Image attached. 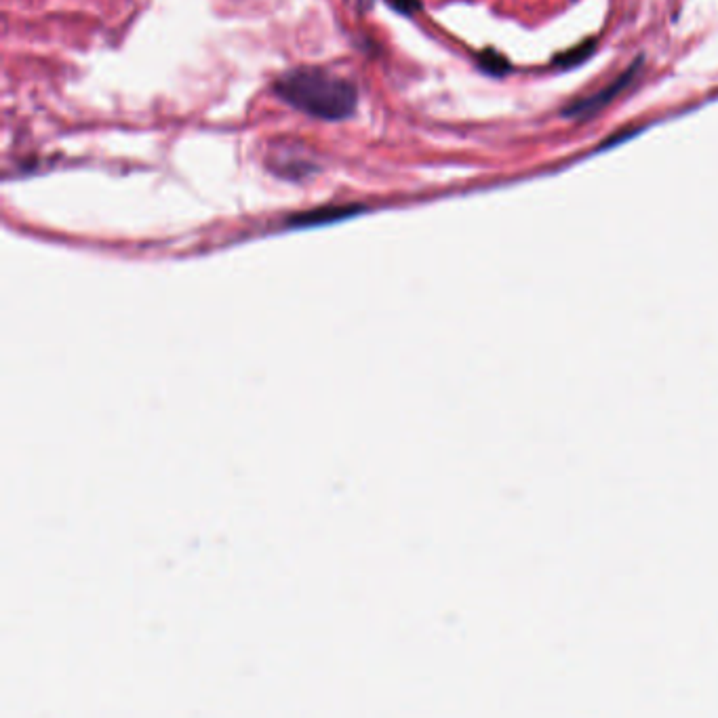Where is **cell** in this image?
<instances>
[{
  "mask_svg": "<svg viewBox=\"0 0 718 718\" xmlns=\"http://www.w3.org/2000/svg\"><path fill=\"white\" fill-rule=\"evenodd\" d=\"M594 47H596V41H592V38H590V41H584L582 45H577V47H573V49H569V51H565L561 55H556L554 64L561 66V68H573L577 64H582L584 59H588L594 53Z\"/></svg>",
  "mask_w": 718,
  "mask_h": 718,
  "instance_id": "obj_3",
  "label": "cell"
},
{
  "mask_svg": "<svg viewBox=\"0 0 718 718\" xmlns=\"http://www.w3.org/2000/svg\"><path fill=\"white\" fill-rule=\"evenodd\" d=\"M478 62H481L483 70L489 72V74H506V72H510L508 59L502 57L500 53H495V51L481 53V59H478Z\"/></svg>",
  "mask_w": 718,
  "mask_h": 718,
  "instance_id": "obj_5",
  "label": "cell"
},
{
  "mask_svg": "<svg viewBox=\"0 0 718 718\" xmlns=\"http://www.w3.org/2000/svg\"><path fill=\"white\" fill-rule=\"evenodd\" d=\"M289 106L323 121H342L356 108V87L329 70L304 68L285 74L274 87Z\"/></svg>",
  "mask_w": 718,
  "mask_h": 718,
  "instance_id": "obj_1",
  "label": "cell"
},
{
  "mask_svg": "<svg viewBox=\"0 0 718 718\" xmlns=\"http://www.w3.org/2000/svg\"><path fill=\"white\" fill-rule=\"evenodd\" d=\"M356 213V209H323V211H312L308 215H299L293 219V224L297 226H310V224H325V222H333V219L346 217Z\"/></svg>",
  "mask_w": 718,
  "mask_h": 718,
  "instance_id": "obj_4",
  "label": "cell"
},
{
  "mask_svg": "<svg viewBox=\"0 0 718 718\" xmlns=\"http://www.w3.org/2000/svg\"><path fill=\"white\" fill-rule=\"evenodd\" d=\"M643 66V57H638L632 66H628L620 76L615 78L613 83H609L605 89L592 93L590 97L577 99L567 110H563V116L567 118H577V121H584V118H590L594 114H598L601 110H605L617 95H622L632 83L634 78L641 72Z\"/></svg>",
  "mask_w": 718,
  "mask_h": 718,
  "instance_id": "obj_2",
  "label": "cell"
}]
</instances>
